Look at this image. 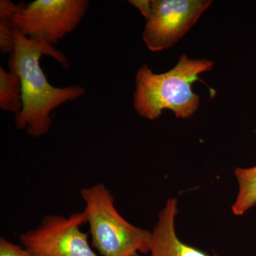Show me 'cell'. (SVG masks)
Segmentation results:
<instances>
[{"mask_svg":"<svg viewBox=\"0 0 256 256\" xmlns=\"http://www.w3.org/2000/svg\"><path fill=\"white\" fill-rule=\"evenodd\" d=\"M234 174L238 191L232 212L236 216H240L256 205V165L252 168H235Z\"/></svg>","mask_w":256,"mask_h":256,"instance_id":"obj_8","label":"cell"},{"mask_svg":"<svg viewBox=\"0 0 256 256\" xmlns=\"http://www.w3.org/2000/svg\"><path fill=\"white\" fill-rule=\"evenodd\" d=\"M208 60H192L183 54L174 68L165 73H153L146 64L138 70L133 106L139 116L154 120L164 109L172 111L178 118L188 119L198 110L200 96L192 85L198 76L213 69Z\"/></svg>","mask_w":256,"mask_h":256,"instance_id":"obj_2","label":"cell"},{"mask_svg":"<svg viewBox=\"0 0 256 256\" xmlns=\"http://www.w3.org/2000/svg\"><path fill=\"white\" fill-rule=\"evenodd\" d=\"M88 0H35L30 4H14L1 0L9 13L14 28L32 40L56 44L76 30L84 18Z\"/></svg>","mask_w":256,"mask_h":256,"instance_id":"obj_4","label":"cell"},{"mask_svg":"<svg viewBox=\"0 0 256 256\" xmlns=\"http://www.w3.org/2000/svg\"><path fill=\"white\" fill-rule=\"evenodd\" d=\"M13 35L14 50L8 64L10 70L21 80L23 102L22 110L14 116V124L32 137H42L52 126V111L64 102L82 97L86 90L80 86L56 88L50 85L40 66L41 57L48 56L68 68L70 63L66 56L46 42L32 40L16 28Z\"/></svg>","mask_w":256,"mask_h":256,"instance_id":"obj_1","label":"cell"},{"mask_svg":"<svg viewBox=\"0 0 256 256\" xmlns=\"http://www.w3.org/2000/svg\"><path fill=\"white\" fill-rule=\"evenodd\" d=\"M178 214V200L168 198L152 232L150 256H218L216 254L210 255L180 240L175 226Z\"/></svg>","mask_w":256,"mask_h":256,"instance_id":"obj_7","label":"cell"},{"mask_svg":"<svg viewBox=\"0 0 256 256\" xmlns=\"http://www.w3.org/2000/svg\"><path fill=\"white\" fill-rule=\"evenodd\" d=\"M146 24L143 41L148 50L160 52L170 48L196 23L212 4L210 0H130Z\"/></svg>","mask_w":256,"mask_h":256,"instance_id":"obj_5","label":"cell"},{"mask_svg":"<svg viewBox=\"0 0 256 256\" xmlns=\"http://www.w3.org/2000/svg\"><path fill=\"white\" fill-rule=\"evenodd\" d=\"M0 256H32L23 246L5 239L0 238Z\"/></svg>","mask_w":256,"mask_h":256,"instance_id":"obj_11","label":"cell"},{"mask_svg":"<svg viewBox=\"0 0 256 256\" xmlns=\"http://www.w3.org/2000/svg\"><path fill=\"white\" fill-rule=\"evenodd\" d=\"M0 108L4 112L20 114L23 108L22 89L20 77L0 67Z\"/></svg>","mask_w":256,"mask_h":256,"instance_id":"obj_9","label":"cell"},{"mask_svg":"<svg viewBox=\"0 0 256 256\" xmlns=\"http://www.w3.org/2000/svg\"><path fill=\"white\" fill-rule=\"evenodd\" d=\"M87 223L85 212L68 217L47 215L36 228L18 236L32 256H98L89 245L88 234L80 230Z\"/></svg>","mask_w":256,"mask_h":256,"instance_id":"obj_6","label":"cell"},{"mask_svg":"<svg viewBox=\"0 0 256 256\" xmlns=\"http://www.w3.org/2000/svg\"><path fill=\"white\" fill-rule=\"evenodd\" d=\"M80 194L89 224L92 246L102 256H141L150 250L152 233L124 220L104 184L84 188Z\"/></svg>","mask_w":256,"mask_h":256,"instance_id":"obj_3","label":"cell"},{"mask_svg":"<svg viewBox=\"0 0 256 256\" xmlns=\"http://www.w3.org/2000/svg\"><path fill=\"white\" fill-rule=\"evenodd\" d=\"M14 28L9 13L0 5V50L3 54H11L14 50Z\"/></svg>","mask_w":256,"mask_h":256,"instance_id":"obj_10","label":"cell"}]
</instances>
